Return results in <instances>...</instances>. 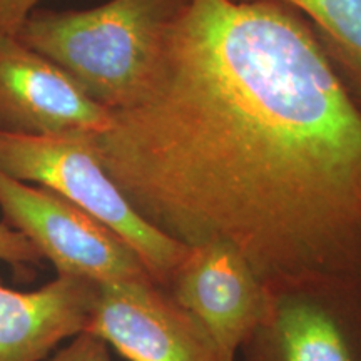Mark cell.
I'll use <instances>...</instances> for the list:
<instances>
[{
  "label": "cell",
  "mask_w": 361,
  "mask_h": 361,
  "mask_svg": "<svg viewBox=\"0 0 361 361\" xmlns=\"http://www.w3.org/2000/svg\"><path fill=\"white\" fill-rule=\"evenodd\" d=\"M141 218L261 279L361 271V114L281 0H192L151 87L94 135Z\"/></svg>",
  "instance_id": "obj_1"
},
{
  "label": "cell",
  "mask_w": 361,
  "mask_h": 361,
  "mask_svg": "<svg viewBox=\"0 0 361 361\" xmlns=\"http://www.w3.org/2000/svg\"><path fill=\"white\" fill-rule=\"evenodd\" d=\"M192 0H109L85 11H34L17 30L107 111L133 107L151 87L174 27Z\"/></svg>",
  "instance_id": "obj_2"
},
{
  "label": "cell",
  "mask_w": 361,
  "mask_h": 361,
  "mask_svg": "<svg viewBox=\"0 0 361 361\" xmlns=\"http://www.w3.org/2000/svg\"><path fill=\"white\" fill-rule=\"evenodd\" d=\"M96 134L30 135L0 130V169L66 197L124 239L164 288L188 246L147 224L106 173Z\"/></svg>",
  "instance_id": "obj_3"
},
{
  "label": "cell",
  "mask_w": 361,
  "mask_h": 361,
  "mask_svg": "<svg viewBox=\"0 0 361 361\" xmlns=\"http://www.w3.org/2000/svg\"><path fill=\"white\" fill-rule=\"evenodd\" d=\"M243 361H361V271L266 281V308Z\"/></svg>",
  "instance_id": "obj_4"
},
{
  "label": "cell",
  "mask_w": 361,
  "mask_h": 361,
  "mask_svg": "<svg viewBox=\"0 0 361 361\" xmlns=\"http://www.w3.org/2000/svg\"><path fill=\"white\" fill-rule=\"evenodd\" d=\"M4 223L24 234L57 274L97 284L156 283L123 238L57 192L0 169Z\"/></svg>",
  "instance_id": "obj_5"
},
{
  "label": "cell",
  "mask_w": 361,
  "mask_h": 361,
  "mask_svg": "<svg viewBox=\"0 0 361 361\" xmlns=\"http://www.w3.org/2000/svg\"><path fill=\"white\" fill-rule=\"evenodd\" d=\"M164 290L236 361L266 308V283L236 247L224 243L188 246Z\"/></svg>",
  "instance_id": "obj_6"
},
{
  "label": "cell",
  "mask_w": 361,
  "mask_h": 361,
  "mask_svg": "<svg viewBox=\"0 0 361 361\" xmlns=\"http://www.w3.org/2000/svg\"><path fill=\"white\" fill-rule=\"evenodd\" d=\"M85 331L129 361H229L157 283L99 284Z\"/></svg>",
  "instance_id": "obj_7"
},
{
  "label": "cell",
  "mask_w": 361,
  "mask_h": 361,
  "mask_svg": "<svg viewBox=\"0 0 361 361\" xmlns=\"http://www.w3.org/2000/svg\"><path fill=\"white\" fill-rule=\"evenodd\" d=\"M112 112L99 106L61 67L0 32V130L30 135L99 134Z\"/></svg>",
  "instance_id": "obj_8"
},
{
  "label": "cell",
  "mask_w": 361,
  "mask_h": 361,
  "mask_svg": "<svg viewBox=\"0 0 361 361\" xmlns=\"http://www.w3.org/2000/svg\"><path fill=\"white\" fill-rule=\"evenodd\" d=\"M99 284L57 274L32 291L0 279V361H44L87 329Z\"/></svg>",
  "instance_id": "obj_9"
},
{
  "label": "cell",
  "mask_w": 361,
  "mask_h": 361,
  "mask_svg": "<svg viewBox=\"0 0 361 361\" xmlns=\"http://www.w3.org/2000/svg\"><path fill=\"white\" fill-rule=\"evenodd\" d=\"M252 2V0H233ZM305 13L346 96L361 114V0H281Z\"/></svg>",
  "instance_id": "obj_10"
},
{
  "label": "cell",
  "mask_w": 361,
  "mask_h": 361,
  "mask_svg": "<svg viewBox=\"0 0 361 361\" xmlns=\"http://www.w3.org/2000/svg\"><path fill=\"white\" fill-rule=\"evenodd\" d=\"M0 261L13 268L19 276H34L39 268H42L44 258L40 256L32 243L24 234L0 223Z\"/></svg>",
  "instance_id": "obj_11"
},
{
  "label": "cell",
  "mask_w": 361,
  "mask_h": 361,
  "mask_svg": "<svg viewBox=\"0 0 361 361\" xmlns=\"http://www.w3.org/2000/svg\"><path fill=\"white\" fill-rule=\"evenodd\" d=\"M49 361H112L111 346L92 333H80L64 348L57 350Z\"/></svg>",
  "instance_id": "obj_12"
},
{
  "label": "cell",
  "mask_w": 361,
  "mask_h": 361,
  "mask_svg": "<svg viewBox=\"0 0 361 361\" xmlns=\"http://www.w3.org/2000/svg\"><path fill=\"white\" fill-rule=\"evenodd\" d=\"M42 0H0V32L17 34Z\"/></svg>",
  "instance_id": "obj_13"
}]
</instances>
